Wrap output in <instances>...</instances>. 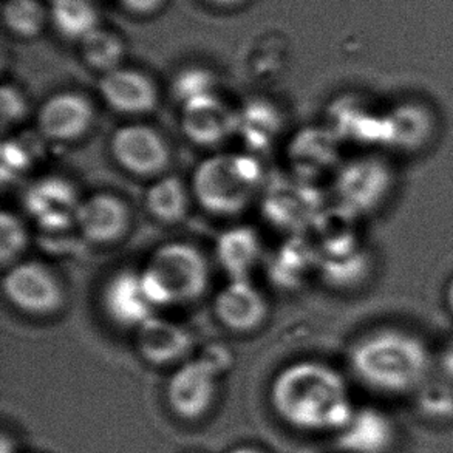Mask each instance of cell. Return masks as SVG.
Returning a JSON list of instances; mask_svg holds the SVG:
<instances>
[{"label": "cell", "instance_id": "4dcf8cb0", "mask_svg": "<svg viewBox=\"0 0 453 453\" xmlns=\"http://www.w3.org/2000/svg\"><path fill=\"white\" fill-rule=\"evenodd\" d=\"M31 159L28 149L16 140H5L2 146V180L14 181L30 169Z\"/></svg>", "mask_w": 453, "mask_h": 453}, {"label": "cell", "instance_id": "f1b7e54d", "mask_svg": "<svg viewBox=\"0 0 453 453\" xmlns=\"http://www.w3.org/2000/svg\"><path fill=\"white\" fill-rule=\"evenodd\" d=\"M217 78L204 67H188L181 70L172 82V92L178 103L183 105L194 99L215 93Z\"/></svg>", "mask_w": 453, "mask_h": 453}, {"label": "cell", "instance_id": "9a60e30c", "mask_svg": "<svg viewBox=\"0 0 453 453\" xmlns=\"http://www.w3.org/2000/svg\"><path fill=\"white\" fill-rule=\"evenodd\" d=\"M76 227L95 245H111L123 239L130 227V209L123 198L99 192L81 202Z\"/></svg>", "mask_w": 453, "mask_h": 453}, {"label": "cell", "instance_id": "ac0fdd59", "mask_svg": "<svg viewBox=\"0 0 453 453\" xmlns=\"http://www.w3.org/2000/svg\"><path fill=\"white\" fill-rule=\"evenodd\" d=\"M434 113L415 101L395 105L382 113V144L401 152H418L435 135Z\"/></svg>", "mask_w": 453, "mask_h": 453}, {"label": "cell", "instance_id": "2e32d148", "mask_svg": "<svg viewBox=\"0 0 453 453\" xmlns=\"http://www.w3.org/2000/svg\"><path fill=\"white\" fill-rule=\"evenodd\" d=\"M135 333L136 351L150 365L178 367L189 361L188 356L194 349V339L183 325L153 316Z\"/></svg>", "mask_w": 453, "mask_h": 453}, {"label": "cell", "instance_id": "7c38bea8", "mask_svg": "<svg viewBox=\"0 0 453 453\" xmlns=\"http://www.w3.org/2000/svg\"><path fill=\"white\" fill-rule=\"evenodd\" d=\"M103 306L113 324L127 330L140 328L158 310L149 297L142 271L121 270L109 277L103 289Z\"/></svg>", "mask_w": 453, "mask_h": 453}, {"label": "cell", "instance_id": "9c48e42d", "mask_svg": "<svg viewBox=\"0 0 453 453\" xmlns=\"http://www.w3.org/2000/svg\"><path fill=\"white\" fill-rule=\"evenodd\" d=\"M111 153L121 169L135 177H157L171 163L167 142L148 124H127L115 130Z\"/></svg>", "mask_w": 453, "mask_h": 453}, {"label": "cell", "instance_id": "52a82bcc", "mask_svg": "<svg viewBox=\"0 0 453 453\" xmlns=\"http://www.w3.org/2000/svg\"><path fill=\"white\" fill-rule=\"evenodd\" d=\"M2 291L14 308L31 316H50L61 310L65 291L55 271L42 262L25 260L6 270Z\"/></svg>", "mask_w": 453, "mask_h": 453}, {"label": "cell", "instance_id": "f546056e", "mask_svg": "<svg viewBox=\"0 0 453 453\" xmlns=\"http://www.w3.org/2000/svg\"><path fill=\"white\" fill-rule=\"evenodd\" d=\"M28 246V233L18 215L4 211L0 215V260L4 268L20 262L19 257Z\"/></svg>", "mask_w": 453, "mask_h": 453}, {"label": "cell", "instance_id": "e0dca14e", "mask_svg": "<svg viewBox=\"0 0 453 453\" xmlns=\"http://www.w3.org/2000/svg\"><path fill=\"white\" fill-rule=\"evenodd\" d=\"M99 95L111 111L121 115H144L158 105V88L152 78L140 70L119 67L103 74Z\"/></svg>", "mask_w": 453, "mask_h": 453}, {"label": "cell", "instance_id": "d4e9b609", "mask_svg": "<svg viewBox=\"0 0 453 453\" xmlns=\"http://www.w3.org/2000/svg\"><path fill=\"white\" fill-rule=\"evenodd\" d=\"M50 22L68 41L86 39L99 28V12L92 0H51Z\"/></svg>", "mask_w": 453, "mask_h": 453}, {"label": "cell", "instance_id": "d590c367", "mask_svg": "<svg viewBox=\"0 0 453 453\" xmlns=\"http://www.w3.org/2000/svg\"><path fill=\"white\" fill-rule=\"evenodd\" d=\"M441 364L442 368H444V372H446V374H448L450 380H453V343H450V345L448 347V349L444 351Z\"/></svg>", "mask_w": 453, "mask_h": 453}, {"label": "cell", "instance_id": "7a4b0ae2", "mask_svg": "<svg viewBox=\"0 0 453 453\" xmlns=\"http://www.w3.org/2000/svg\"><path fill=\"white\" fill-rule=\"evenodd\" d=\"M427 345L407 331L382 328L351 347L349 365L370 388L404 393L419 386L430 370Z\"/></svg>", "mask_w": 453, "mask_h": 453}, {"label": "cell", "instance_id": "44dd1931", "mask_svg": "<svg viewBox=\"0 0 453 453\" xmlns=\"http://www.w3.org/2000/svg\"><path fill=\"white\" fill-rule=\"evenodd\" d=\"M339 138L331 129L310 127L302 130L289 144V161L299 177L311 178L330 169L336 161Z\"/></svg>", "mask_w": 453, "mask_h": 453}, {"label": "cell", "instance_id": "8fae6325", "mask_svg": "<svg viewBox=\"0 0 453 453\" xmlns=\"http://www.w3.org/2000/svg\"><path fill=\"white\" fill-rule=\"evenodd\" d=\"M95 123L92 101L78 92H59L43 101L37 127L50 142H73L86 136Z\"/></svg>", "mask_w": 453, "mask_h": 453}, {"label": "cell", "instance_id": "d6a6232c", "mask_svg": "<svg viewBox=\"0 0 453 453\" xmlns=\"http://www.w3.org/2000/svg\"><path fill=\"white\" fill-rule=\"evenodd\" d=\"M421 407L432 417H449L453 413V395L441 387H432L424 392Z\"/></svg>", "mask_w": 453, "mask_h": 453}, {"label": "cell", "instance_id": "30bf717a", "mask_svg": "<svg viewBox=\"0 0 453 453\" xmlns=\"http://www.w3.org/2000/svg\"><path fill=\"white\" fill-rule=\"evenodd\" d=\"M264 211L274 226L295 233L316 225L319 217L324 214L318 190L306 180H280L268 186L264 196Z\"/></svg>", "mask_w": 453, "mask_h": 453}, {"label": "cell", "instance_id": "f35d334b", "mask_svg": "<svg viewBox=\"0 0 453 453\" xmlns=\"http://www.w3.org/2000/svg\"><path fill=\"white\" fill-rule=\"evenodd\" d=\"M446 302H448L450 311L453 312V279L450 280V283H449L448 291H446Z\"/></svg>", "mask_w": 453, "mask_h": 453}, {"label": "cell", "instance_id": "6da1fadb", "mask_svg": "<svg viewBox=\"0 0 453 453\" xmlns=\"http://www.w3.org/2000/svg\"><path fill=\"white\" fill-rule=\"evenodd\" d=\"M268 396L274 415L303 434H337L355 411L342 374L324 362L303 359L280 368Z\"/></svg>", "mask_w": 453, "mask_h": 453}, {"label": "cell", "instance_id": "3957f363", "mask_svg": "<svg viewBox=\"0 0 453 453\" xmlns=\"http://www.w3.org/2000/svg\"><path fill=\"white\" fill-rule=\"evenodd\" d=\"M265 172L252 153H217L196 165L192 196L209 214H240L264 188Z\"/></svg>", "mask_w": 453, "mask_h": 453}, {"label": "cell", "instance_id": "603a6c76", "mask_svg": "<svg viewBox=\"0 0 453 453\" xmlns=\"http://www.w3.org/2000/svg\"><path fill=\"white\" fill-rule=\"evenodd\" d=\"M319 265L318 250L302 237L289 240L270 262V277L279 288L296 289Z\"/></svg>", "mask_w": 453, "mask_h": 453}, {"label": "cell", "instance_id": "ffe728a7", "mask_svg": "<svg viewBox=\"0 0 453 453\" xmlns=\"http://www.w3.org/2000/svg\"><path fill=\"white\" fill-rule=\"evenodd\" d=\"M215 256L231 280L248 279L262 257L260 237L252 227H229L219 235Z\"/></svg>", "mask_w": 453, "mask_h": 453}, {"label": "cell", "instance_id": "cb8c5ba5", "mask_svg": "<svg viewBox=\"0 0 453 453\" xmlns=\"http://www.w3.org/2000/svg\"><path fill=\"white\" fill-rule=\"evenodd\" d=\"M331 130L337 138L382 142V113L376 115L355 98L339 99L331 113Z\"/></svg>", "mask_w": 453, "mask_h": 453}, {"label": "cell", "instance_id": "836d02e7", "mask_svg": "<svg viewBox=\"0 0 453 453\" xmlns=\"http://www.w3.org/2000/svg\"><path fill=\"white\" fill-rule=\"evenodd\" d=\"M200 357L208 362L209 365L214 368L215 372L220 376H223L229 368L233 367V355L225 345H219V343L209 345L208 349H204L200 355Z\"/></svg>", "mask_w": 453, "mask_h": 453}, {"label": "cell", "instance_id": "5bb4252c", "mask_svg": "<svg viewBox=\"0 0 453 453\" xmlns=\"http://www.w3.org/2000/svg\"><path fill=\"white\" fill-rule=\"evenodd\" d=\"M270 306L262 291L248 279L231 280L217 293L214 314L226 330L237 334L257 331L268 318Z\"/></svg>", "mask_w": 453, "mask_h": 453}, {"label": "cell", "instance_id": "484cf974", "mask_svg": "<svg viewBox=\"0 0 453 453\" xmlns=\"http://www.w3.org/2000/svg\"><path fill=\"white\" fill-rule=\"evenodd\" d=\"M189 190L178 177H161L146 192V208L153 219L165 225H177L188 215Z\"/></svg>", "mask_w": 453, "mask_h": 453}, {"label": "cell", "instance_id": "83f0119b", "mask_svg": "<svg viewBox=\"0 0 453 453\" xmlns=\"http://www.w3.org/2000/svg\"><path fill=\"white\" fill-rule=\"evenodd\" d=\"M49 10L41 0H6L4 5V22L6 28L22 39H33L42 33Z\"/></svg>", "mask_w": 453, "mask_h": 453}, {"label": "cell", "instance_id": "1f68e13d", "mask_svg": "<svg viewBox=\"0 0 453 453\" xmlns=\"http://www.w3.org/2000/svg\"><path fill=\"white\" fill-rule=\"evenodd\" d=\"M0 113L4 129L20 123L28 113V101L19 87L5 84L0 90Z\"/></svg>", "mask_w": 453, "mask_h": 453}, {"label": "cell", "instance_id": "5b68a950", "mask_svg": "<svg viewBox=\"0 0 453 453\" xmlns=\"http://www.w3.org/2000/svg\"><path fill=\"white\" fill-rule=\"evenodd\" d=\"M393 184L392 167L384 159L361 157L339 169L334 194L339 208L351 217L373 214L388 200Z\"/></svg>", "mask_w": 453, "mask_h": 453}, {"label": "cell", "instance_id": "8d00e7d4", "mask_svg": "<svg viewBox=\"0 0 453 453\" xmlns=\"http://www.w3.org/2000/svg\"><path fill=\"white\" fill-rule=\"evenodd\" d=\"M226 453H266L264 449L256 448V446H235V448L227 450Z\"/></svg>", "mask_w": 453, "mask_h": 453}, {"label": "cell", "instance_id": "ba28073f", "mask_svg": "<svg viewBox=\"0 0 453 453\" xmlns=\"http://www.w3.org/2000/svg\"><path fill=\"white\" fill-rule=\"evenodd\" d=\"M81 202L74 184L59 175L37 178L24 192L27 214L47 234L65 233L76 226Z\"/></svg>", "mask_w": 453, "mask_h": 453}, {"label": "cell", "instance_id": "8992f818", "mask_svg": "<svg viewBox=\"0 0 453 453\" xmlns=\"http://www.w3.org/2000/svg\"><path fill=\"white\" fill-rule=\"evenodd\" d=\"M220 374L200 356L175 368L165 388V404L183 423H200L214 411Z\"/></svg>", "mask_w": 453, "mask_h": 453}, {"label": "cell", "instance_id": "74e56055", "mask_svg": "<svg viewBox=\"0 0 453 453\" xmlns=\"http://www.w3.org/2000/svg\"><path fill=\"white\" fill-rule=\"evenodd\" d=\"M209 4H212V5L219 6H235L240 5V4H243L246 0H206Z\"/></svg>", "mask_w": 453, "mask_h": 453}, {"label": "cell", "instance_id": "4316f807", "mask_svg": "<svg viewBox=\"0 0 453 453\" xmlns=\"http://www.w3.org/2000/svg\"><path fill=\"white\" fill-rule=\"evenodd\" d=\"M80 43L81 55L88 67L95 68L103 74L123 67L121 64L126 56V45L115 31L99 27Z\"/></svg>", "mask_w": 453, "mask_h": 453}, {"label": "cell", "instance_id": "277c9868", "mask_svg": "<svg viewBox=\"0 0 453 453\" xmlns=\"http://www.w3.org/2000/svg\"><path fill=\"white\" fill-rule=\"evenodd\" d=\"M142 276L157 308L198 301L211 282L208 258L186 242L158 246L142 268Z\"/></svg>", "mask_w": 453, "mask_h": 453}, {"label": "cell", "instance_id": "7402d4cb", "mask_svg": "<svg viewBox=\"0 0 453 453\" xmlns=\"http://www.w3.org/2000/svg\"><path fill=\"white\" fill-rule=\"evenodd\" d=\"M282 129V115L276 105L264 98L248 101L239 111V134L251 152H264Z\"/></svg>", "mask_w": 453, "mask_h": 453}, {"label": "cell", "instance_id": "e575fe53", "mask_svg": "<svg viewBox=\"0 0 453 453\" xmlns=\"http://www.w3.org/2000/svg\"><path fill=\"white\" fill-rule=\"evenodd\" d=\"M165 0H119V4L134 14L149 16L158 12L161 6L165 5Z\"/></svg>", "mask_w": 453, "mask_h": 453}, {"label": "cell", "instance_id": "4fadbf2b", "mask_svg": "<svg viewBox=\"0 0 453 453\" xmlns=\"http://www.w3.org/2000/svg\"><path fill=\"white\" fill-rule=\"evenodd\" d=\"M181 130L188 140L203 148H215L237 134L239 111L217 95L181 105Z\"/></svg>", "mask_w": 453, "mask_h": 453}, {"label": "cell", "instance_id": "d6986e66", "mask_svg": "<svg viewBox=\"0 0 453 453\" xmlns=\"http://www.w3.org/2000/svg\"><path fill=\"white\" fill-rule=\"evenodd\" d=\"M336 435L343 452L386 453L392 448L395 429L386 413L364 407L353 411L347 426Z\"/></svg>", "mask_w": 453, "mask_h": 453}]
</instances>
